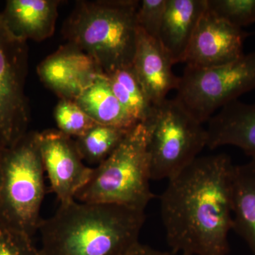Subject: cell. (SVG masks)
<instances>
[{
    "label": "cell",
    "mask_w": 255,
    "mask_h": 255,
    "mask_svg": "<svg viewBox=\"0 0 255 255\" xmlns=\"http://www.w3.org/2000/svg\"><path fill=\"white\" fill-rule=\"evenodd\" d=\"M37 73L60 100L73 101L99 77L106 75L91 56L70 43L46 57L37 67Z\"/></svg>",
    "instance_id": "8fae6325"
},
{
    "label": "cell",
    "mask_w": 255,
    "mask_h": 255,
    "mask_svg": "<svg viewBox=\"0 0 255 255\" xmlns=\"http://www.w3.org/2000/svg\"><path fill=\"white\" fill-rule=\"evenodd\" d=\"M37 140L52 191L60 204L75 200L77 193L90 180L94 168L84 163L75 140L58 129L37 132Z\"/></svg>",
    "instance_id": "9c48e42d"
},
{
    "label": "cell",
    "mask_w": 255,
    "mask_h": 255,
    "mask_svg": "<svg viewBox=\"0 0 255 255\" xmlns=\"http://www.w3.org/2000/svg\"><path fill=\"white\" fill-rule=\"evenodd\" d=\"M114 95L137 123H145L155 109L137 79L132 66L106 75Z\"/></svg>",
    "instance_id": "ac0fdd59"
},
{
    "label": "cell",
    "mask_w": 255,
    "mask_h": 255,
    "mask_svg": "<svg viewBox=\"0 0 255 255\" xmlns=\"http://www.w3.org/2000/svg\"><path fill=\"white\" fill-rule=\"evenodd\" d=\"M131 128H126L95 124L75 140L82 160L98 166L119 147Z\"/></svg>",
    "instance_id": "d6986e66"
},
{
    "label": "cell",
    "mask_w": 255,
    "mask_h": 255,
    "mask_svg": "<svg viewBox=\"0 0 255 255\" xmlns=\"http://www.w3.org/2000/svg\"><path fill=\"white\" fill-rule=\"evenodd\" d=\"M4 147L1 145V142H0V156H1V153H2V151L4 150Z\"/></svg>",
    "instance_id": "484cf974"
},
{
    "label": "cell",
    "mask_w": 255,
    "mask_h": 255,
    "mask_svg": "<svg viewBox=\"0 0 255 255\" xmlns=\"http://www.w3.org/2000/svg\"><path fill=\"white\" fill-rule=\"evenodd\" d=\"M167 0H142L137 11L138 28L147 36L158 40Z\"/></svg>",
    "instance_id": "7402d4cb"
},
{
    "label": "cell",
    "mask_w": 255,
    "mask_h": 255,
    "mask_svg": "<svg viewBox=\"0 0 255 255\" xmlns=\"http://www.w3.org/2000/svg\"><path fill=\"white\" fill-rule=\"evenodd\" d=\"M75 102L95 123L126 128L138 124L117 100L106 75L99 77Z\"/></svg>",
    "instance_id": "e0dca14e"
},
{
    "label": "cell",
    "mask_w": 255,
    "mask_h": 255,
    "mask_svg": "<svg viewBox=\"0 0 255 255\" xmlns=\"http://www.w3.org/2000/svg\"><path fill=\"white\" fill-rule=\"evenodd\" d=\"M206 8V0H167L159 41L173 65L184 63L191 38Z\"/></svg>",
    "instance_id": "9a60e30c"
},
{
    "label": "cell",
    "mask_w": 255,
    "mask_h": 255,
    "mask_svg": "<svg viewBox=\"0 0 255 255\" xmlns=\"http://www.w3.org/2000/svg\"><path fill=\"white\" fill-rule=\"evenodd\" d=\"M207 123L206 147L236 146L246 155L255 157V104L233 101L218 111Z\"/></svg>",
    "instance_id": "4fadbf2b"
},
{
    "label": "cell",
    "mask_w": 255,
    "mask_h": 255,
    "mask_svg": "<svg viewBox=\"0 0 255 255\" xmlns=\"http://www.w3.org/2000/svg\"><path fill=\"white\" fill-rule=\"evenodd\" d=\"M251 33L218 17L206 8L198 23L184 63L194 68H210L233 63L245 55L244 42Z\"/></svg>",
    "instance_id": "30bf717a"
},
{
    "label": "cell",
    "mask_w": 255,
    "mask_h": 255,
    "mask_svg": "<svg viewBox=\"0 0 255 255\" xmlns=\"http://www.w3.org/2000/svg\"><path fill=\"white\" fill-rule=\"evenodd\" d=\"M0 255H42L32 238L0 225Z\"/></svg>",
    "instance_id": "603a6c76"
},
{
    "label": "cell",
    "mask_w": 255,
    "mask_h": 255,
    "mask_svg": "<svg viewBox=\"0 0 255 255\" xmlns=\"http://www.w3.org/2000/svg\"><path fill=\"white\" fill-rule=\"evenodd\" d=\"M1 184H2V173H1V162H0V196H1Z\"/></svg>",
    "instance_id": "d4e9b609"
},
{
    "label": "cell",
    "mask_w": 255,
    "mask_h": 255,
    "mask_svg": "<svg viewBox=\"0 0 255 255\" xmlns=\"http://www.w3.org/2000/svg\"><path fill=\"white\" fill-rule=\"evenodd\" d=\"M234 166L226 154L199 156L169 179L160 212L172 254L228 255Z\"/></svg>",
    "instance_id": "6da1fadb"
},
{
    "label": "cell",
    "mask_w": 255,
    "mask_h": 255,
    "mask_svg": "<svg viewBox=\"0 0 255 255\" xmlns=\"http://www.w3.org/2000/svg\"><path fill=\"white\" fill-rule=\"evenodd\" d=\"M37 132H28L16 145L4 148L0 157V225L31 238L41 224L46 192Z\"/></svg>",
    "instance_id": "5b68a950"
},
{
    "label": "cell",
    "mask_w": 255,
    "mask_h": 255,
    "mask_svg": "<svg viewBox=\"0 0 255 255\" xmlns=\"http://www.w3.org/2000/svg\"><path fill=\"white\" fill-rule=\"evenodd\" d=\"M28 59L27 41L9 31L0 12V142L4 148L16 145L28 132Z\"/></svg>",
    "instance_id": "ba28073f"
},
{
    "label": "cell",
    "mask_w": 255,
    "mask_h": 255,
    "mask_svg": "<svg viewBox=\"0 0 255 255\" xmlns=\"http://www.w3.org/2000/svg\"><path fill=\"white\" fill-rule=\"evenodd\" d=\"M255 90V52L233 63L210 68L186 66L176 100L201 124L225 105Z\"/></svg>",
    "instance_id": "52a82bcc"
},
{
    "label": "cell",
    "mask_w": 255,
    "mask_h": 255,
    "mask_svg": "<svg viewBox=\"0 0 255 255\" xmlns=\"http://www.w3.org/2000/svg\"><path fill=\"white\" fill-rule=\"evenodd\" d=\"M207 8L233 26L242 28L255 22V0H206Z\"/></svg>",
    "instance_id": "44dd1931"
},
{
    "label": "cell",
    "mask_w": 255,
    "mask_h": 255,
    "mask_svg": "<svg viewBox=\"0 0 255 255\" xmlns=\"http://www.w3.org/2000/svg\"><path fill=\"white\" fill-rule=\"evenodd\" d=\"M233 230L255 255V156L233 169Z\"/></svg>",
    "instance_id": "2e32d148"
},
{
    "label": "cell",
    "mask_w": 255,
    "mask_h": 255,
    "mask_svg": "<svg viewBox=\"0 0 255 255\" xmlns=\"http://www.w3.org/2000/svg\"><path fill=\"white\" fill-rule=\"evenodd\" d=\"M140 1H78L63 24V34L91 56L108 75L132 66L136 50Z\"/></svg>",
    "instance_id": "3957f363"
},
{
    "label": "cell",
    "mask_w": 255,
    "mask_h": 255,
    "mask_svg": "<svg viewBox=\"0 0 255 255\" xmlns=\"http://www.w3.org/2000/svg\"><path fill=\"white\" fill-rule=\"evenodd\" d=\"M145 211L73 200L42 219V255H129L140 245Z\"/></svg>",
    "instance_id": "7a4b0ae2"
},
{
    "label": "cell",
    "mask_w": 255,
    "mask_h": 255,
    "mask_svg": "<svg viewBox=\"0 0 255 255\" xmlns=\"http://www.w3.org/2000/svg\"><path fill=\"white\" fill-rule=\"evenodd\" d=\"M148 130L138 123L128 132L110 157L93 169L75 200L111 204L145 211L154 198L150 190Z\"/></svg>",
    "instance_id": "277c9868"
},
{
    "label": "cell",
    "mask_w": 255,
    "mask_h": 255,
    "mask_svg": "<svg viewBox=\"0 0 255 255\" xmlns=\"http://www.w3.org/2000/svg\"><path fill=\"white\" fill-rule=\"evenodd\" d=\"M59 0H7L1 17L15 36L42 41L54 33Z\"/></svg>",
    "instance_id": "5bb4252c"
},
{
    "label": "cell",
    "mask_w": 255,
    "mask_h": 255,
    "mask_svg": "<svg viewBox=\"0 0 255 255\" xmlns=\"http://www.w3.org/2000/svg\"><path fill=\"white\" fill-rule=\"evenodd\" d=\"M172 60L158 40L147 36L138 28L136 50L132 68L152 105L167 100L172 90H177L179 77L172 70Z\"/></svg>",
    "instance_id": "7c38bea8"
},
{
    "label": "cell",
    "mask_w": 255,
    "mask_h": 255,
    "mask_svg": "<svg viewBox=\"0 0 255 255\" xmlns=\"http://www.w3.org/2000/svg\"><path fill=\"white\" fill-rule=\"evenodd\" d=\"M129 255H176L172 253L162 252L154 249L150 246L140 243L138 246Z\"/></svg>",
    "instance_id": "cb8c5ba5"
},
{
    "label": "cell",
    "mask_w": 255,
    "mask_h": 255,
    "mask_svg": "<svg viewBox=\"0 0 255 255\" xmlns=\"http://www.w3.org/2000/svg\"><path fill=\"white\" fill-rule=\"evenodd\" d=\"M54 118L59 131L76 138L97 124L73 100H60L55 108Z\"/></svg>",
    "instance_id": "ffe728a7"
},
{
    "label": "cell",
    "mask_w": 255,
    "mask_h": 255,
    "mask_svg": "<svg viewBox=\"0 0 255 255\" xmlns=\"http://www.w3.org/2000/svg\"><path fill=\"white\" fill-rule=\"evenodd\" d=\"M145 124L148 130L151 180H169L207 146L206 128L176 99H167L155 106Z\"/></svg>",
    "instance_id": "8992f818"
}]
</instances>
